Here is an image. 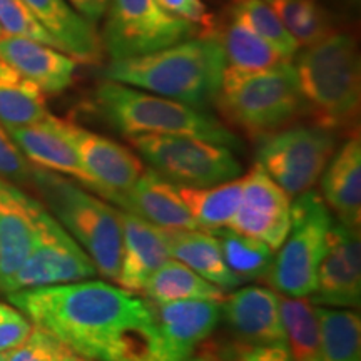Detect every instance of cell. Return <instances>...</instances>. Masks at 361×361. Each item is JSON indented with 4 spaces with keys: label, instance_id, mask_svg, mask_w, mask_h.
Listing matches in <instances>:
<instances>
[{
    "label": "cell",
    "instance_id": "1",
    "mask_svg": "<svg viewBox=\"0 0 361 361\" xmlns=\"http://www.w3.org/2000/svg\"><path fill=\"white\" fill-rule=\"evenodd\" d=\"M16 310L90 361H161L152 305L101 279L20 290Z\"/></svg>",
    "mask_w": 361,
    "mask_h": 361
},
{
    "label": "cell",
    "instance_id": "2",
    "mask_svg": "<svg viewBox=\"0 0 361 361\" xmlns=\"http://www.w3.org/2000/svg\"><path fill=\"white\" fill-rule=\"evenodd\" d=\"M224 69L218 35H201L146 56L114 59L102 78L206 111L216 104Z\"/></svg>",
    "mask_w": 361,
    "mask_h": 361
},
{
    "label": "cell",
    "instance_id": "3",
    "mask_svg": "<svg viewBox=\"0 0 361 361\" xmlns=\"http://www.w3.org/2000/svg\"><path fill=\"white\" fill-rule=\"evenodd\" d=\"M295 71L306 111L316 126L328 130L353 128L360 114V57L355 39L331 32L301 47Z\"/></svg>",
    "mask_w": 361,
    "mask_h": 361
},
{
    "label": "cell",
    "instance_id": "4",
    "mask_svg": "<svg viewBox=\"0 0 361 361\" xmlns=\"http://www.w3.org/2000/svg\"><path fill=\"white\" fill-rule=\"evenodd\" d=\"M32 188L42 197L45 209L85 251L97 274L116 281L123 246L117 207L75 180L35 166Z\"/></svg>",
    "mask_w": 361,
    "mask_h": 361
},
{
    "label": "cell",
    "instance_id": "5",
    "mask_svg": "<svg viewBox=\"0 0 361 361\" xmlns=\"http://www.w3.org/2000/svg\"><path fill=\"white\" fill-rule=\"evenodd\" d=\"M96 109L124 135H191L238 147L239 139L218 117L173 99L157 96L112 80H104L94 94Z\"/></svg>",
    "mask_w": 361,
    "mask_h": 361
},
{
    "label": "cell",
    "instance_id": "6",
    "mask_svg": "<svg viewBox=\"0 0 361 361\" xmlns=\"http://www.w3.org/2000/svg\"><path fill=\"white\" fill-rule=\"evenodd\" d=\"M216 104L228 123L252 139L288 128L306 112L291 61L256 72L224 69Z\"/></svg>",
    "mask_w": 361,
    "mask_h": 361
},
{
    "label": "cell",
    "instance_id": "7",
    "mask_svg": "<svg viewBox=\"0 0 361 361\" xmlns=\"http://www.w3.org/2000/svg\"><path fill=\"white\" fill-rule=\"evenodd\" d=\"M333 221L331 211L319 192L311 189L295 197L290 231L276 250L278 255L264 279L278 295L311 296Z\"/></svg>",
    "mask_w": 361,
    "mask_h": 361
},
{
    "label": "cell",
    "instance_id": "8",
    "mask_svg": "<svg viewBox=\"0 0 361 361\" xmlns=\"http://www.w3.org/2000/svg\"><path fill=\"white\" fill-rule=\"evenodd\" d=\"M149 168L176 186L207 188L241 178L231 147L191 135H129Z\"/></svg>",
    "mask_w": 361,
    "mask_h": 361
},
{
    "label": "cell",
    "instance_id": "9",
    "mask_svg": "<svg viewBox=\"0 0 361 361\" xmlns=\"http://www.w3.org/2000/svg\"><path fill=\"white\" fill-rule=\"evenodd\" d=\"M336 149L333 130L288 126L259 139L256 162L291 200L311 191Z\"/></svg>",
    "mask_w": 361,
    "mask_h": 361
},
{
    "label": "cell",
    "instance_id": "10",
    "mask_svg": "<svg viewBox=\"0 0 361 361\" xmlns=\"http://www.w3.org/2000/svg\"><path fill=\"white\" fill-rule=\"evenodd\" d=\"M104 17L102 47L112 61L146 56L197 34L196 25L166 12L157 0H109Z\"/></svg>",
    "mask_w": 361,
    "mask_h": 361
},
{
    "label": "cell",
    "instance_id": "11",
    "mask_svg": "<svg viewBox=\"0 0 361 361\" xmlns=\"http://www.w3.org/2000/svg\"><path fill=\"white\" fill-rule=\"evenodd\" d=\"M97 276V269L85 251L61 223L40 204L35 214L34 245L20 268L13 273L2 293L56 286Z\"/></svg>",
    "mask_w": 361,
    "mask_h": 361
},
{
    "label": "cell",
    "instance_id": "12",
    "mask_svg": "<svg viewBox=\"0 0 361 361\" xmlns=\"http://www.w3.org/2000/svg\"><path fill=\"white\" fill-rule=\"evenodd\" d=\"M57 126L78 152L85 173L92 178L97 196L107 202L114 204L146 169L141 157L109 137L62 119H57Z\"/></svg>",
    "mask_w": 361,
    "mask_h": 361
},
{
    "label": "cell",
    "instance_id": "13",
    "mask_svg": "<svg viewBox=\"0 0 361 361\" xmlns=\"http://www.w3.org/2000/svg\"><path fill=\"white\" fill-rule=\"evenodd\" d=\"M243 180L241 202L228 228L256 238L276 251L291 224V197L269 178L258 162Z\"/></svg>",
    "mask_w": 361,
    "mask_h": 361
},
{
    "label": "cell",
    "instance_id": "14",
    "mask_svg": "<svg viewBox=\"0 0 361 361\" xmlns=\"http://www.w3.org/2000/svg\"><path fill=\"white\" fill-rule=\"evenodd\" d=\"M313 305L329 308L358 310L361 303V243L360 231L340 221H333L326 238L316 286L311 293Z\"/></svg>",
    "mask_w": 361,
    "mask_h": 361
},
{
    "label": "cell",
    "instance_id": "15",
    "mask_svg": "<svg viewBox=\"0 0 361 361\" xmlns=\"http://www.w3.org/2000/svg\"><path fill=\"white\" fill-rule=\"evenodd\" d=\"M234 341L251 346H286L279 295L264 286H239L221 303Z\"/></svg>",
    "mask_w": 361,
    "mask_h": 361
},
{
    "label": "cell",
    "instance_id": "16",
    "mask_svg": "<svg viewBox=\"0 0 361 361\" xmlns=\"http://www.w3.org/2000/svg\"><path fill=\"white\" fill-rule=\"evenodd\" d=\"M221 303L211 300L151 303L161 340V361H184L211 338L221 319Z\"/></svg>",
    "mask_w": 361,
    "mask_h": 361
},
{
    "label": "cell",
    "instance_id": "17",
    "mask_svg": "<svg viewBox=\"0 0 361 361\" xmlns=\"http://www.w3.org/2000/svg\"><path fill=\"white\" fill-rule=\"evenodd\" d=\"M123 233L117 286L141 295L144 284L171 258L168 234L139 216L117 209Z\"/></svg>",
    "mask_w": 361,
    "mask_h": 361
},
{
    "label": "cell",
    "instance_id": "18",
    "mask_svg": "<svg viewBox=\"0 0 361 361\" xmlns=\"http://www.w3.org/2000/svg\"><path fill=\"white\" fill-rule=\"evenodd\" d=\"M40 204L24 189L0 178V291L32 250Z\"/></svg>",
    "mask_w": 361,
    "mask_h": 361
},
{
    "label": "cell",
    "instance_id": "19",
    "mask_svg": "<svg viewBox=\"0 0 361 361\" xmlns=\"http://www.w3.org/2000/svg\"><path fill=\"white\" fill-rule=\"evenodd\" d=\"M0 62L19 72L45 94H61L74 82L78 61L37 40L0 37Z\"/></svg>",
    "mask_w": 361,
    "mask_h": 361
},
{
    "label": "cell",
    "instance_id": "20",
    "mask_svg": "<svg viewBox=\"0 0 361 361\" xmlns=\"http://www.w3.org/2000/svg\"><path fill=\"white\" fill-rule=\"evenodd\" d=\"M6 129L13 142L19 146L22 154L32 162L35 168L67 176L69 179L79 183L80 186L97 194L96 184L85 173L78 152L59 129L57 117L49 116L40 123Z\"/></svg>",
    "mask_w": 361,
    "mask_h": 361
},
{
    "label": "cell",
    "instance_id": "21",
    "mask_svg": "<svg viewBox=\"0 0 361 361\" xmlns=\"http://www.w3.org/2000/svg\"><path fill=\"white\" fill-rule=\"evenodd\" d=\"M40 25L47 30L59 51L80 64L102 61V39L96 24L71 6L69 0H22Z\"/></svg>",
    "mask_w": 361,
    "mask_h": 361
},
{
    "label": "cell",
    "instance_id": "22",
    "mask_svg": "<svg viewBox=\"0 0 361 361\" xmlns=\"http://www.w3.org/2000/svg\"><path fill=\"white\" fill-rule=\"evenodd\" d=\"M114 204L164 231L200 229L180 200L176 184L161 178L151 168L144 169L134 186L121 194Z\"/></svg>",
    "mask_w": 361,
    "mask_h": 361
},
{
    "label": "cell",
    "instance_id": "23",
    "mask_svg": "<svg viewBox=\"0 0 361 361\" xmlns=\"http://www.w3.org/2000/svg\"><path fill=\"white\" fill-rule=\"evenodd\" d=\"M323 201L340 223L360 231L361 224V141L353 135L343 142L322 174Z\"/></svg>",
    "mask_w": 361,
    "mask_h": 361
},
{
    "label": "cell",
    "instance_id": "24",
    "mask_svg": "<svg viewBox=\"0 0 361 361\" xmlns=\"http://www.w3.org/2000/svg\"><path fill=\"white\" fill-rule=\"evenodd\" d=\"M169 243V252L179 263L186 264L206 281L213 283L219 290L229 293L241 286V281L234 276L224 263L218 238L201 229H180L166 231Z\"/></svg>",
    "mask_w": 361,
    "mask_h": 361
},
{
    "label": "cell",
    "instance_id": "25",
    "mask_svg": "<svg viewBox=\"0 0 361 361\" xmlns=\"http://www.w3.org/2000/svg\"><path fill=\"white\" fill-rule=\"evenodd\" d=\"M141 293L152 305L186 300L223 301L226 296V293L213 283L206 281L186 264L171 258L147 279Z\"/></svg>",
    "mask_w": 361,
    "mask_h": 361
},
{
    "label": "cell",
    "instance_id": "26",
    "mask_svg": "<svg viewBox=\"0 0 361 361\" xmlns=\"http://www.w3.org/2000/svg\"><path fill=\"white\" fill-rule=\"evenodd\" d=\"M180 200L196 221L197 228L206 233H216L228 228L229 221L241 202V178L226 180L207 188L176 186Z\"/></svg>",
    "mask_w": 361,
    "mask_h": 361
},
{
    "label": "cell",
    "instance_id": "27",
    "mask_svg": "<svg viewBox=\"0 0 361 361\" xmlns=\"http://www.w3.org/2000/svg\"><path fill=\"white\" fill-rule=\"evenodd\" d=\"M49 116L42 90L0 62V124L19 128L40 123Z\"/></svg>",
    "mask_w": 361,
    "mask_h": 361
},
{
    "label": "cell",
    "instance_id": "28",
    "mask_svg": "<svg viewBox=\"0 0 361 361\" xmlns=\"http://www.w3.org/2000/svg\"><path fill=\"white\" fill-rule=\"evenodd\" d=\"M323 361H361V318L350 308L316 306Z\"/></svg>",
    "mask_w": 361,
    "mask_h": 361
},
{
    "label": "cell",
    "instance_id": "29",
    "mask_svg": "<svg viewBox=\"0 0 361 361\" xmlns=\"http://www.w3.org/2000/svg\"><path fill=\"white\" fill-rule=\"evenodd\" d=\"M218 238L224 263L241 283L266 279L274 259V251L259 241L229 228L213 233Z\"/></svg>",
    "mask_w": 361,
    "mask_h": 361
},
{
    "label": "cell",
    "instance_id": "30",
    "mask_svg": "<svg viewBox=\"0 0 361 361\" xmlns=\"http://www.w3.org/2000/svg\"><path fill=\"white\" fill-rule=\"evenodd\" d=\"M226 57V69L239 72H256L286 61L276 49L236 20L229 22L223 37H219Z\"/></svg>",
    "mask_w": 361,
    "mask_h": 361
},
{
    "label": "cell",
    "instance_id": "31",
    "mask_svg": "<svg viewBox=\"0 0 361 361\" xmlns=\"http://www.w3.org/2000/svg\"><path fill=\"white\" fill-rule=\"evenodd\" d=\"M233 17L276 49L286 61H293L300 51V45L266 0H238Z\"/></svg>",
    "mask_w": 361,
    "mask_h": 361
},
{
    "label": "cell",
    "instance_id": "32",
    "mask_svg": "<svg viewBox=\"0 0 361 361\" xmlns=\"http://www.w3.org/2000/svg\"><path fill=\"white\" fill-rule=\"evenodd\" d=\"M300 47L331 34L326 13L316 0H266Z\"/></svg>",
    "mask_w": 361,
    "mask_h": 361
},
{
    "label": "cell",
    "instance_id": "33",
    "mask_svg": "<svg viewBox=\"0 0 361 361\" xmlns=\"http://www.w3.org/2000/svg\"><path fill=\"white\" fill-rule=\"evenodd\" d=\"M6 361H90L69 346L59 341L56 336L37 326L19 346L7 351Z\"/></svg>",
    "mask_w": 361,
    "mask_h": 361
},
{
    "label": "cell",
    "instance_id": "34",
    "mask_svg": "<svg viewBox=\"0 0 361 361\" xmlns=\"http://www.w3.org/2000/svg\"><path fill=\"white\" fill-rule=\"evenodd\" d=\"M0 29L4 35L37 40L57 49L54 39L39 24L22 0H0Z\"/></svg>",
    "mask_w": 361,
    "mask_h": 361
},
{
    "label": "cell",
    "instance_id": "35",
    "mask_svg": "<svg viewBox=\"0 0 361 361\" xmlns=\"http://www.w3.org/2000/svg\"><path fill=\"white\" fill-rule=\"evenodd\" d=\"M34 164L8 135L6 126L0 124V178L22 188H32Z\"/></svg>",
    "mask_w": 361,
    "mask_h": 361
},
{
    "label": "cell",
    "instance_id": "36",
    "mask_svg": "<svg viewBox=\"0 0 361 361\" xmlns=\"http://www.w3.org/2000/svg\"><path fill=\"white\" fill-rule=\"evenodd\" d=\"M229 361H293L286 346H251L238 341L226 343Z\"/></svg>",
    "mask_w": 361,
    "mask_h": 361
},
{
    "label": "cell",
    "instance_id": "37",
    "mask_svg": "<svg viewBox=\"0 0 361 361\" xmlns=\"http://www.w3.org/2000/svg\"><path fill=\"white\" fill-rule=\"evenodd\" d=\"M34 324L24 314L17 313L0 322V353H7L19 346L32 331Z\"/></svg>",
    "mask_w": 361,
    "mask_h": 361
},
{
    "label": "cell",
    "instance_id": "38",
    "mask_svg": "<svg viewBox=\"0 0 361 361\" xmlns=\"http://www.w3.org/2000/svg\"><path fill=\"white\" fill-rule=\"evenodd\" d=\"M166 12L191 24H206L207 11L202 0H157Z\"/></svg>",
    "mask_w": 361,
    "mask_h": 361
},
{
    "label": "cell",
    "instance_id": "39",
    "mask_svg": "<svg viewBox=\"0 0 361 361\" xmlns=\"http://www.w3.org/2000/svg\"><path fill=\"white\" fill-rule=\"evenodd\" d=\"M184 361H229L226 343L207 338Z\"/></svg>",
    "mask_w": 361,
    "mask_h": 361
},
{
    "label": "cell",
    "instance_id": "40",
    "mask_svg": "<svg viewBox=\"0 0 361 361\" xmlns=\"http://www.w3.org/2000/svg\"><path fill=\"white\" fill-rule=\"evenodd\" d=\"M71 6L92 24H97L109 6V0H69Z\"/></svg>",
    "mask_w": 361,
    "mask_h": 361
},
{
    "label": "cell",
    "instance_id": "41",
    "mask_svg": "<svg viewBox=\"0 0 361 361\" xmlns=\"http://www.w3.org/2000/svg\"><path fill=\"white\" fill-rule=\"evenodd\" d=\"M17 313H19V310H16V308H13V306L0 303V322H2V319L11 318V316L17 314Z\"/></svg>",
    "mask_w": 361,
    "mask_h": 361
},
{
    "label": "cell",
    "instance_id": "42",
    "mask_svg": "<svg viewBox=\"0 0 361 361\" xmlns=\"http://www.w3.org/2000/svg\"><path fill=\"white\" fill-rule=\"evenodd\" d=\"M0 361H6V353H0Z\"/></svg>",
    "mask_w": 361,
    "mask_h": 361
},
{
    "label": "cell",
    "instance_id": "43",
    "mask_svg": "<svg viewBox=\"0 0 361 361\" xmlns=\"http://www.w3.org/2000/svg\"><path fill=\"white\" fill-rule=\"evenodd\" d=\"M2 35H4V32H2V29H0V37H2Z\"/></svg>",
    "mask_w": 361,
    "mask_h": 361
}]
</instances>
